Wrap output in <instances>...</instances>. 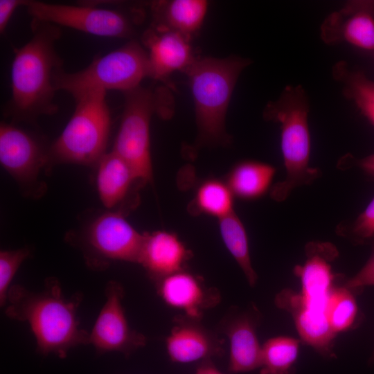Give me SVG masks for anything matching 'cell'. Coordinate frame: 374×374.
<instances>
[{"label": "cell", "instance_id": "6da1fadb", "mask_svg": "<svg viewBox=\"0 0 374 374\" xmlns=\"http://www.w3.org/2000/svg\"><path fill=\"white\" fill-rule=\"evenodd\" d=\"M32 36L14 51L11 65V96L3 108L10 122L35 123L41 116L55 114V71L63 62L55 49L62 35L60 26L33 19Z\"/></svg>", "mask_w": 374, "mask_h": 374}, {"label": "cell", "instance_id": "7a4b0ae2", "mask_svg": "<svg viewBox=\"0 0 374 374\" xmlns=\"http://www.w3.org/2000/svg\"><path fill=\"white\" fill-rule=\"evenodd\" d=\"M42 291H30L21 285H11L5 313L26 322L35 336L37 350L65 357L69 350L89 344V332L80 326L77 309L80 295L66 298L58 280L46 278Z\"/></svg>", "mask_w": 374, "mask_h": 374}, {"label": "cell", "instance_id": "3957f363", "mask_svg": "<svg viewBox=\"0 0 374 374\" xmlns=\"http://www.w3.org/2000/svg\"><path fill=\"white\" fill-rule=\"evenodd\" d=\"M310 103L301 85L286 86L279 97L268 103L263 111L266 121L278 123L285 177L271 188L277 202L287 199L296 188L312 184L321 170L310 166L311 138L308 125Z\"/></svg>", "mask_w": 374, "mask_h": 374}, {"label": "cell", "instance_id": "277c9868", "mask_svg": "<svg viewBox=\"0 0 374 374\" xmlns=\"http://www.w3.org/2000/svg\"><path fill=\"white\" fill-rule=\"evenodd\" d=\"M251 64L247 58L196 57L185 71L193 96L198 143L222 145L229 142L225 121L238 79Z\"/></svg>", "mask_w": 374, "mask_h": 374}, {"label": "cell", "instance_id": "5b68a950", "mask_svg": "<svg viewBox=\"0 0 374 374\" xmlns=\"http://www.w3.org/2000/svg\"><path fill=\"white\" fill-rule=\"evenodd\" d=\"M123 93V110L112 151L128 164L137 181L152 183L150 122L154 114L169 118L170 94L164 87L151 89L141 85Z\"/></svg>", "mask_w": 374, "mask_h": 374}, {"label": "cell", "instance_id": "8992f818", "mask_svg": "<svg viewBox=\"0 0 374 374\" xmlns=\"http://www.w3.org/2000/svg\"><path fill=\"white\" fill-rule=\"evenodd\" d=\"M146 78H150L147 51L137 41L131 40L105 55L96 56L80 71L57 69L53 84L56 91H66L75 99L94 90L115 89L124 93L141 86Z\"/></svg>", "mask_w": 374, "mask_h": 374}, {"label": "cell", "instance_id": "52a82bcc", "mask_svg": "<svg viewBox=\"0 0 374 374\" xmlns=\"http://www.w3.org/2000/svg\"><path fill=\"white\" fill-rule=\"evenodd\" d=\"M106 95L105 91L94 90L75 98L71 117L51 145V165L96 164L106 153L111 126Z\"/></svg>", "mask_w": 374, "mask_h": 374}, {"label": "cell", "instance_id": "ba28073f", "mask_svg": "<svg viewBox=\"0 0 374 374\" xmlns=\"http://www.w3.org/2000/svg\"><path fill=\"white\" fill-rule=\"evenodd\" d=\"M26 7L33 19L96 36L130 38L134 34V19L109 1H85L71 6L28 1Z\"/></svg>", "mask_w": 374, "mask_h": 374}, {"label": "cell", "instance_id": "9c48e42d", "mask_svg": "<svg viewBox=\"0 0 374 374\" xmlns=\"http://www.w3.org/2000/svg\"><path fill=\"white\" fill-rule=\"evenodd\" d=\"M143 238L121 211H109L93 219L75 243L91 268L103 269L112 261L139 263Z\"/></svg>", "mask_w": 374, "mask_h": 374}, {"label": "cell", "instance_id": "30bf717a", "mask_svg": "<svg viewBox=\"0 0 374 374\" xmlns=\"http://www.w3.org/2000/svg\"><path fill=\"white\" fill-rule=\"evenodd\" d=\"M0 163L26 195H41L46 186L39 176L51 165V145L15 123L1 121Z\"/></svg>", "mask_w": 374, "mask_h": 374}, {"label": "cell", "instance_id": "8fae6325", "mask_svg": "<svg viewBox=\"0 0 374 374\" xmlns=\"http://www.w3.org/2000/svg\"><path fill=\"white\" fill-rule=\"evenodd\" d=\"M105 302L89 332V344L98 353L120 352L130 355L146 344L145 337L129 325L123 306L124 290L115 280L105 290Z\"/></svg>", "mask_w": 374, "mask_h": 374}, {"label": "cell", "instance_id": "7c38bea8", "mask_svg": "<svg viewBox=\"0 0 374 374\" xmlns=\"http://www.w3.org/2000/svg\"><path fill=\"white\" fill-rule=\"evenodd\" d=\"M260 321V312L252 305L246 310H231L219 323V331L229 341V373H246L260 368L262 346L256 332Z\"/></svg>", "mask_w": 374, "mask_h": 374}, {"label": "cell", "instance_id": "4fadbf2b", "mask_svg": "<svg viewBox=\"0 0 374 374\" xmlns=\"http://www.w3.org/2000/svg\"><path fill=\"white\" fill-rule=\"evenodd\" d=\"M320 36L328 45L348 43L374 51V1H350L328 15L320 28Z\"/></svg>", "mask_w": 374, "mask_h": 374}, {"label": "cell", "instance_id": "5bb4252c", "mask_svg": "<svg viewBox=\"0 0 374 374\" xmlns=\"http://www.w3.org/2000/svg\"><path fill=\"white\" fill-rule=\"evenodd\" d=\"M173 323L166 339V350L172 362L187 364L223 354V340L202 326L199 319L179 316Z\"/></svg>", "mask_w": 374, "mask_h": 374}, {"label": "cell", "instance_id": "9a60e30c", "mask_svg": "<svg viewBox=\"0 0 374 374\" xmlns=\"http://www.w3.org/2000/svg\"><path fill=\"white\" fill-rule=\"evenodd\" d=\"M190 39L172 30L152 27L146 30L141 37V44L148 53L150 78L167 82L172 73L185 72L196 58Z\"/></svg>", "mask_w": 374, "mask_h": 374}, {"label": "cell", "instance_id": "2e32d148", "mask_svg": "<svg viewBox=\"0 0 374 374\" xmlns=\"http://www.w3.org/2000/svg\"><path fill=\"white\" fill-rule=\"evenodd\" d=\"M156 285L158 294L168 305L196 319L217 305L221 299L216 288L206 286L201 278L186 270L156 281Z\"/></svg>", "mask_w": 374, "mask_h": 374}, {"label": "cell", "instance_id": "e0dca14e", "mask_svg": "<svg viewBox=\"0 0 374 374\" xmlns=\"http://www.w3.org/2000/svg\"><path fill=\"white\" fill-rule=\"evenodd\" d=\"M305 252L307 260L304 265H297L294 269L301 280L300 294L308 306L326 310L335 277L330 262L337 256V250L329 242H311L306 245Z\"/></svg>", "mask_w": 374, "mask_h": 374}, {"label": "cell", "instance_id": "ac0fdd59", "mask_svg": "<svg viewBox=\"0 0 374 374\" xmlns=\"http://www.w3.org/2000/svg\"><path fill=\"white\" fill-rule=\"evenodd\" d=\"M276 305L291 313L302 340L326 357L335 356L333 340L336 333L332 330L324 310L306 305L300 294L289 289L278 293Z\"/></svg>", "mask_w": 374, "mask_h": 374}, {"label": "cell", "instance_id": "d6986e66", "mask_svg": "<svg viewBox=\"0 0 374 374\" xmlns=\"http://www.w3.org/2000/svg\"><path fill=\"white\" fill-rule=\"evenodd\" d=\"M139 264L155 282L184 270L191 252L173 233L157 231L144 233Z\"/></svg>", "mask_w": 374, "mask_h": 374}, {"label": "cell", "instance_id": "ffe728a7", "mask_svg": "<svg viewBox=\"0 0 374 374\" xmlns=\"http://www.w3.org/2000/svg\"><path fill=\"white\" fill-rule=\"evenodd\" d=\"M208 6L204 0L153 1L150 4L151 27L175 31L191 39L202 26Z\"/></svg>", "mask_w": 374, "mask_h": 374}, {"label": "cell", "instance_id": "44dd1931", "mask_svg": "<svg viewBox=\"0 0 374 374\" xmlns=\"http://www.w3.org/2000/svg\"><path fill=\"white\" fill-rule=\"evenodd\" d=\"M96 165L99 198L107 208L112 210L125 200L137 179L128 164L113 151L106 152Z\"/></svg>", "mask_w": 374, "mask_h": 374}, {"label": "cell", "instance_id": "7402d4cb", "mask_svg": "<svg viewBox=\"0 0 374 374\" xmlns=\"http://www.w3.org/2000/svg\"><path fill=\"white\" fill-rule=\"evenodd\" d=\"M276 169L270 164L244 161L230 171L226 184L234 197L255 199L263 196L269 189Z\"/></svg>", "mask_w": 374, "mask_h": 374}, {"label": "cell", "instance_id": "603a6c76", "mask_svg": "<svg viewBox=\"0 0 374 374\" xmlns=\"http://www.w3.org/2000/svg\"><path fill=\"white\" fill-rule=\"evenodd\" d=\"M332 75L341 86L343 95L374 125V81L363 71L350 69L344 61L333 65Z\"/></svg>", "mask_w": 374, "mask_h": 374}, {"label": "cell", "instance_id": "cb8c5ba5", "mask_svg": "<svg viewBox=\"0 0 374 374\" xmlns=\"http://www.w3.org/2000/svg\"><path fill=\"white\" fill-rule=\"evenodd\" d=\"M218 225L226 248L241 268L249 285L254 287L258 276L251 265L248 237L243 223L233 211L218 219Z\"/></svg>", "mask_w": 374, "mask_h": 374}, {"label": "cell", "instance_id": "d4e9b609", "mask_svg": "<svg viewBox=\"0 0 374 374\" xmlns=\"http://www.w3.org/2000/svg\"><path fill=\"white\" fill-rule=\"evenodd\" d=\"M299 341L290 337H276L262 346L260 374H294L299 356Z\"/></svg>", "mask_w": 374, "mask_h": 374}, {"label": "cell", "instance_id": "484cf974", "mask_svg": "<svg viewBox=\"0 0 374 374\" xmlns=\"http://www.w3.org/2000/svg\"><path fill=\"white\" fill-rule=\"evenodd\" d=\"M233 197L226 182L213 179L198 187L195 203L201 213L220 219L234 211Z\"/></svg>", "mask_w": 374, "mask_h": 374}, {"label": "cell", "instance_id": "4316f807", "mask_svg": "<svg viewBox=\"0 0 374 374\" xmlns=\"http://www.w3.org/2000/svg\"><path fill=\"white\" fill-rule=\"evenodd\" d=\"M357 306L350 290L344 287H333L326 305V317L336 334L350 328L357 314Z\"/></svg>", "mask_w": 374, "mask_h": 374}, {"label": "cell", "instance_id": "83f0119b", "mask_svg": "<svg viewBox=\"0 0 374 374\" xmlns=\"http://www.w3.org/2000/svg\"><path fill=\"white\" fill-rule=\"evenodd\" d=\"M337 233L355 243H363L374 238V197L366 208L351 222H341Z\"/></svg>", "mask_w": 374, "mask_h": 374}, {"label": "cell", "instance_id": "f1b7e54d", "mask_svg": "<svg viewBox=\"0 0 374 374\" xmlns=\"http://www.w3.org/2000/svg\"><path fill=\"white\" fill-rule=\"evenodd\" d=\"M28 248L2 250L0 252V304L6 305L10 283L22 262L30 256Z\"/></svg>", "mask_w": 374, "mask_h": 374}, {"label": "cell", "instance_id": "f546056e", "mask_svg": "<svg viewBox=\"0 0 374 374\" xmlns=\"http://www.w3.org/2000/svg\"><path fill=\"white\" fill-rule=\"evenodd\" d=\"M368 285H374V247L364 266L354 276L350 278L344 286L352 290Z\"/></svg>", "mask_w": 374, "mask_h": 374}, {"label": "cell", "instance_id": "4dcf8cb0", "mask_svg": "<svg viewBox=\"0 0 374 374\" xmlns=\"http://www.w3.org/2000/svg\"><path fill=\"white\" fill-rule=\"evenodd\" d=\"M28 0H0V33L3 34L15 11L20 6H26Z\"/></svg>", "mask_w": 374, "mask_h": 374}, {"label": "cell", "instance_id": "1f68e13d", "mask_svg": "<svg viewBox=\"0 0 374 374\" xmlns=\"http://www.w3.org/2000/svg\"><path fill=\"white\" fill-rule=\"evenodd\" d=\"M353 160H355V162L349 161L344 156L339 161L338 167L345 169L355 164L363 170L366 173L374 177V153L366 157L359 159H354Z\"/></svg>", "mask_w": 374, "mask_h": 374}, {"label": "cell", "instance_id": "d6a6232c", "mask_svg": "<svg viewBox=\"0 0 374 374\" xmlns=\"http://www.w3.org/2000/svg\"><path fill=\"white\" fill-rule=\"evenodd\" d=\"M195 374H223L211 359L202 361Z\"/></svg>", "mask_w": 374, "mask_h": 374}, {"label": "cell", "instance_id": "836d02e7", "mask_svg": "<svg viewBox=\"0 0 374 374\" xmlns=\"http://www.w3.org/2000/svg\"><path fill=\"white\" fill-rule=\"evenodd\" d=\"M369 361H370V363H371V364H373V363H374V351H373V355H372L371 357L370 358V360H369Z\"/></svg>", "mask_w": 374, "mask_h": 374}]
</instances>
